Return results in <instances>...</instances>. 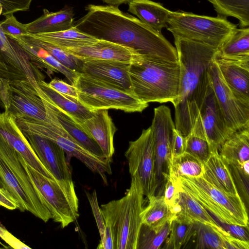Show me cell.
<instances>
[{"label":"cell","mask_w":249,"mask_h":249,"mask_svg":"<svg viewBox=\"0 0 249 249\" xmlns=\"http://www.w3.org/2000/svg\"><path fill=\"white\" fill-rule=\"evenodd\" d=\"M85 10L87 14L74 23L80 31L128 47L143 56L178 61L176 48L160 33L118 6L89 4Z\"/></svg>","instance_id":"cell-1"},{"label":"cell","mask_w":249,"mask_h":249,"mask_svg":"<svg viewBox=\"0 0 249 249\" xmlns=\"http://www.w3.org/2000/svg\"><path fill=\"white\" fill-rule=\"evenodd\" d=\"M180 69L179 92L175 107V127L184 136L198 121L210 85L208 68L217 48L174 36Z\"/></svg>","instance_id":"cell-2"},{"label":"cell","mask_w":249,"mask_h":249,"mask_svg":"<svg viewBox=\"0 0 249 249\" xmlns=\"http://www.w3.org/2000/svg\"><path fill=\"white\" fill-rule=\"evenodd\" d=\"M129 75L132 91L142 102L176 103L180 78L178 61L143 56L131 64Z\"/></svg>","instance_id":"cell-3"},{"label":"cell","mask_w":249,"mask_h":249,"mask_svg":"<svg viewBox=\"0 0 249 249\" xmlns=\"http://www.w3.org/2000/svg\"><path fill=\"white\" fill-rule=\"evenodd\" d=\"M143 196L140 179L132 177L130 187L123 197L101 205L100 211L105 225L112 230L115 249H137Z\"/></svg>","instance_id":"cell-4"},{"label":"cell","mask_w":249,"mask_h":249,"mask_svg":"<svg viewBox=\"0 0 249 249\" xmlns=\"http://www.w3.org/2000/svg\"><path fill=\"white\" fill-rule=\"evenodd\" d=\"M172 179L178 191L196 201L219 222L249 226L246 206L238 194L223 191L202 176H179Z\"/></svg>","instance_id":"cell-5"},{"label":"cell","mask_w":249,"mask_h":249,"mask_svg":"<svg viewBox=\"0 0 249 249\" xmlns=\"http://www.w3.org/2000/svg\"><path fill=\"white\" fill-rule=\"evenodd\" d=\"M46 111L50 122L15 119L16 123L23 132L37 134L55 142L65 152L69 165L71 158L77 159L92 172L99 174L107 184L106 175L112 174L111 162L85 149L62 127L49 111Z\"/></svg>","instance_id":"cell-6"},{"label":"cell","mask_w":249,"mask_h":249,"mask_svg":"<svg viewBox=\"0 0 249 249\" xmlns=\"http://www.w3.org/2000/svg\"><path fill=\"white\" fill-rule=\"evenodd\" d=\"M167 29L174 36L219 48L237 28L227 18L169 11Z\"/></svg>","instance_id":"cell-7"},{"label":"cell","mask_w":249,"mask_h":249,"mask_svg":"<svg viewBox=\"0 0 249 249\" xmlns=\"http://www.w3.org/2000/svg\"><path fill=\"white\" fill-rule=\"evenodd\" d=\"M73 86L77 89L79 101L92 111L114 109L141 112L148 106L133 93L116 89L83 72L78 73Z\"/></svg>","instance_id":"cell-8"},{"label":"cell","mask_w":249,"mask_h":249,"mask_svg":"<svg viewBox=\"0 0 249 249\" xmlns=\"http://www.w3.org/2000/svg\"><path fill=\"white\" fill-rule=\"evenodd\" d=\"M19 158L50 211L52 219L65 228L79 216V201L74 185L61 183L42 175L25 161L18 153Z\"/></svg>","instance_id":"cell-9"},{"label":"cell","mask_w":249,"mask_h":249,"mask_svg":"<svg viewBox=\"0 0 249 249\" xmlns=\"http://www.w3.org/2000/svg\"><path fill=\"white\" fill-rule=\"evenodd\" d=\"M0 103L15 119L50 122L42 98L28 80L0 78Z\"/></svg>","instance_id":"cell-10"},{"label":"cell","mask_w":249,"mask_h":249,"mask_svg":"<svg viewBox=\"0 0 249 249\" xmlns=\"http://www.w3.org/2000/svg\"><path fill=\"white\" fill-rule=\"evenodd\" d=\"M131 177L140 180L144 196L155 195L158 188L154 141L150 126L143 129L140 136L129 143L124 154Z\"/></svg>","instance_id":"cell-11"},{"label":"cell","mask_w":249,"mask_h":249,"mask_svg":"<svg viewBox=\"0 0 249 249\" xmlns=\"http://www.w3.org/2000/svg\"><path fill=\"white\" fill-rule=\"evenodd\" d=\"M208 72L210 84L230 132L233 134L249 126V107L234 96L223 80L213 59L209 66Z\"/></svg>","instance_id":"cell-12"},{"label":"cell","mask_w":249,"mask_h":249,"mask_svg":"<svg viewBox=\"0 0 249 249\" xmlns=\"http://www.w3.org/2000/svg\"><path fill=\"white\" fill-rule=\"evenodd\" d=\"M155 156V170L158 187L168 174V168L172 157L171 137L175 124L170 109L162 105L154 108V117L150 126Z\"/></svg>","instance_id":"cell-13"},{"label":"cell","mask_w":249,"mask_h":249,"mask_svg":"<svg viewBox=\"0 0 249 249\" xmlns=\"http://www.w3.org/2000/svg\"><path fill=\"white\" fill-rule=\"evenodd\" d=\"M0 63L10 80H26L35 87L44 80L39 68L32 63L16 39L5 35L0 29Z\"/></svg>","instance_id":"cell-14"},{"label":"cell","mask_w":249,"mask_h":249,"mask_svg":"<svg viewBox=\"0 0 249 249\" xmlns=\"http://www.w3.org/2000/svg\"><path fill=\"white\" fill-rule=\"evenodd\" d=\"M23 133L36 155L55 179L63 184H73L63 149L49 139L33 133Z\"/></svg>","instance_id":"cell-15"},{"label":"cell","mask_w":249,"mask_h":249,"mask_svg":"<svg viewBox=\"0 0 249 249\" xmlns=\"http://www.w3.org/2000/svg\"><path fill=\"white\" fill-rule=\"evenodd\" d=\"M0 155L12 170L33 205L36 216L45 222L52 219L51 214L41 195L19 158L18 152L11 147L0 135Z\"/></svg>","instance_id":"cell-16"},{"label":"cell","mask_w":249,"mask_h":249,"mask_svg":"<svg viewBox=\"0 0 249 249\" xmlns=\"http://www.w3.org/2000/svg\"><path fill=\"white\" fill-rule=\"evenodd\" d=\"M199 117L212 152H218L222 143L232 134L227 127L210 83L199 109Z\"/></svg>","instance_id":"cell-17"},{"label":"cell","mask_w":249,"mask_h":249,"mask_svg":"<svg viewBox=\"0 0 249 249\" xmlns=\"http://www.w3.org/2000/svg\"><path fill=\"white\" fill-rule=\"evenodd\" d=\"M63 50L82 61L103 60L131 64L140 61L143 57L128 47L99 39L89 45Z\"/></svg>","instance_id":"cell-18"},{"label":"cell","mask_w":249,"mask_h":249,"mask_svg":"<svg viewBox=\"0 0 249 249\" xmlns=\"http://www.w3.org/2000/svg\"><path fill=\"white\" fill-rule=\"evenodd\" d=\"M131 64L109 60L83 61L82 72L116 89L133 93L129 69Z\"/></svg>","instance_id":"cell-19"},{"label":"cell","mask_w":249,"mask_h":249,"mask_svg":"<svg viewBox=\"0 0 249 249\" xmlns=\"http://www.w3.org/2000/svg\"><path fill=\"white\" fill-rule=\"evenodd\" d=\"M0 135L33 168L48 178L55 179L35 153L15 118L5 112L0 113Z\"/></svg>","instance_id":"cell-20"},{"label":"cell","mask_w":249,"mask_h":249,"mask_svg":"<svg viewBox=\"0 0 249 249\" xmlns=\"http://www.w3.org/2000/svg\"><path fill=\"white\" fill-rule=\"evenodd\" d=\"M79 124L96 142L104 158L111 162L115 153L114 136L117 128L108 109L95 110L93 116Z\"/></svg>","instance_id":"cell-21"},{"label":"cell","mask_w":249,"mask_h":249,"mask_svg":"<svg viewBox=\"0 0 249 249\" xmlns=\"http://www.w3.org/2000/svg\"><path fill=\"white\" fill-rule=\"evenodd\" d=\"M222 77L234 96L249 107V62L214 58Z\"/></svg>","instance_id":"cell-22"},{"label":"cell","mask_w":249,"mask_h":249,"mask_svg":"<svg viewBox=\"0 0 249 249\" xmlns=\"http://www.w3.org/2000/svg\"><path fill=\"white\" fill-rule=\"evenodd\" d=\"M36 89L44 102L46 109L54 116L62 127L85 149L96 156L104 157L99 146L84 129L71 117L54 106L39 86Z\"/></svg>","instance_id":"cell-23"},{"label":"cell","mask_w":249,"mask_h":249,"mask_svg":"<svg viewBox=\"0 0 249 249\" xmlns=\"http://www.w3.org/2000/svg\"><path fill=\"white\" fill-rule=\"evenodd\" d=\"M43 12V14L39 18L25 24L29 34L58 32L74 26V13L71 7H64L54 12L44 9Z\"/></svg>","instance_id":"cell-24"},{"label":"cell","mask_w":249,"mask_h":249,"mask_svg":"<svg viewBox=\"0 0 249 249\" xmlns=\"http://www.w3.org/2000/svg\"><path fill=\"white\" fill-rule=\"evenodd\" d=\"M178 191V198L171 208L174 217H181L194 222H200L213 227L221 234H229L200 204L185 192Z\"/></svg>","instance_id":"cell-25"},{"label":"cell","mask_w":249,"mask_h":249,"mask_svg":"<svg viewBox=\"0 0 249 249\" xmlns=\"http://www.w3.org/2000/svg\"><path fill=\"white\" fill-rule=\"evenodd\" d=\"M202 177L223 191L238 194L229 166L218 152H212L209 158L203 163Z\"/></svg>","instance_id":"cell-26"},{"label":"cell","mask_w":249,"mask_h":249,"mask_svg":"<svg viewBox=\"0 0 249 249\" xmlns=\"http://www.w3.org/2000/svg\"><path fill=\"white\" fill-rule=\"evenodd\" d=\"M128 11L154 31L161 33L166 27L169 11L160 3L150 0H133L128 3Z\"/></svg>","instance_id":"cell-27"},{"label":"cell","mask_w":249,"mask_h":249,"mask_svg":"<svg viewBox=\"0 0 249 249\" xmlns=\"http://www.w3.org/2000/svg\"><path fill=\"white\" fill-rule=\"evenodd\" d=\"M14 38L25 52L30 61L37 68L45 69L49 72H59L65 76L71 85H73L78 72L61 64L43 48L18 38Z\"/></svg>","instance_id":"cell-28"},{"label":"cell","mask_w":249,"mask_h":249,"mask_svg":"<svg viewBox=\"0 0 249 249\" xmlns=\"http://www.w3.org/2000/svg\"><path fill=\"white\" fill-rule=\"evenodd\" d=\"M37 84L51 102L71 117L77 124L82 123L93 116L94 111L86 107L78 99L56 91L44 80L38 81Z\"/></svg>","instance_id":"cell-29"},{"label":"cell","mask_w":249,"mask_h":249,"mask_svg":"<svg viewBox=\"0 0 249 249\" xmlns=\"http://www.w3.org/2000/svg\"><path fill=\"white\" fill-rule=\"evenodd\" d=\"M218 152L228 165L249 160V126L234 132L222 143Z\"/></svg>","instance_id":"cell-30"},{"label":"cell","mask_w":249,"mask_h":249,"mask_svg":"<svg viewBox=\"0 0 249 249\" xmlns=\"http://www.w3.org/2000/svg\"><path fill=\"white\" fill-rule=\"evenodd\" d=\"M214 58L249 62V28H237L217 49Z\"/></svg>","instance_id":"cell-31"},{"label":"cell","mask_w":249,"mask_h":249,"mask_svg":"<svg viewBox=\"0 0 249 249\" xmlns=\"http://www.w3.org/2000/svg\"><path fill=\"white\" fill-rule=\"evenodd\" d=\"M31 35L62 49L89 45L98 39L74 26L58 32Z\"/></svg>","instance_id":"cell-32"},{"label":"cell","mask_w":249,"mask_h":249,"mask_svg":"<svg viewBox=\"0 0 249 249\" xmlns=\"http://www.w3.org/2000/svg\"><path fill=\"white\" fill-rule=\"evenodd\" d=\"M0 178L3 187L17 201L18 209L21 212L28 211L35 216L36 213L12 170L0 155Z\"/></svg>","instance_id":"cell-33"},{"label":"cell","mask_w":249,"mask_h":249,"mask_svg":"<svg viewBox=\"0 0 249 249\" xmlns=\"http://www.w3.org/2000/svg\"><path fill=\"white\" fill-rule=\"evenodd\" d=\"M148 199V205L141 213L142 224L155 227L174 218L171 208L165 202L163 196L155 195Z\"/></svg>","instance_id":"cell-34"},{"label":"cell","mask_w":249,"mask_h":249,"mask_svg":"<svg viewBox=\"0 0 249 249\" xmlns=\"http://www.w3.org/2000/svg\"><path fill=\"white\" fill-rule=\"evenodd\" d=\"M196 223L174 216L170 233L165 240L164 249H179L185 246L196 234Z\"/></svg>","instance_id":"cell-35"},{"label":"cell","mask_w":249,"mask_h":249,"mask_svg":"<svg viewBox=\"0 0 249 249\" xmlns=\"http://www.w3.org/2000/svg\"><path fill=\"white\" fill-rule=\"evenodd\" d=\"M13 38H18L43 48L64 66L75 71L82 72L83 61L66 51L36 38L30 34Z\"/></svg>","instance_id":"cell-36"},{"label":"cell","mask_w":249,"mask_h":249,"mask_svg":"<svg viewBox=\"0 0 249 249\" xmlns=\"http://www.w3.org/2000/svg\"><path fill=\"white\" fill-rule=\"evenodd\" d=\"M218 16L237 18L241 28L249 26V0H208Z\"/></svg>","instance_id":"cell-37"},{"label":"cell","mask_w":249,"mask_h":249,"mask_svg":"<svg viewBox=\"0 0 249 249\" xmlns=\"http://www.w3.org/2000/svg\"><path fill=\"white\" fill-rule=\"evenodd\" d=\"M172 219L155 227L142 224L139 231L137 249H159L170 233Z\"/></svg>","instance_id":"cell-38"},{"label":"cell","mask_w":249,"mask_h":249,"mask_svg":"<svg viewBox=\"0 0 249 249\" xmlns=\"http://www.w3.org/2000/svg\"><path fill=\"white\" fill-rule=\"evenodd\" d=\"M203 173V164L191 154H183L172 157L168 175L173 179L179 176L200 177Z\"/></svg>","instance_id":"cell-39"},{"label":"cell","mask_w":249,"mask_h":249,"mask_svg":"<svg viewBox=\"0 0 249 249\" xmlns=\"http://www.w3.org/2000/svg\"><path fill=\"white\" fill-rule=\"evenodd\" d=\"M196 223V249H226L225 240L230 235L220 233L213 227Z\"/></svg>","instance_id":"cell-40"},{"label":"cell","mask_w":249,"mask_h":249,"mask_svg":"<svg viewBox=\"0 0 249 249\" xmlns=\"http://www.w3.org/2000/svg\"><path fill=\"white\" fill-rule=\"evenodd\" d=\"M229 168L241 198L249 203V160L241 164H230Z\"/></svg>","instance_id":"cell-41"},{"label":"cell","mask_w":249,"mask_h":249,"mask_svg":"<svg viewBox=\"0 0 249 249\" xmlns=\"http://www.w3.org/2000/svg\"><path fill=\"white\" fill-rule=\"evenodd\" d=\"M186 137L185 152L193 156L203 164L209 158L211 149L207 141L202 137L190 133Z\"/></svg>","instance_id":"cell-42"},{"label":"cell","mask_w":249,"mask_h":249,"mask_svg":"<svg viewBox=\"0 0 249 249\" xmlns=\"http://www.w3.org/2000/svg\"><path fill=\"white\" fill-rule=\"evenodd\" d=\"M0 29L8 36L14 37L28 34L25 24L19 22L13 14L7 15L0 22Z\"/></svg>","instance_id":"cell-43"},{"label":"cell","mask_w":249,"mask_h":249,"mask_svg":"<svg viewBox=\"0 0 249 249\" xmlns=\"http://www.w3.org/2000/svg\"><path fill=\"white\" fill-rule=\"evenodd\" d=\"M33 0H0L2 15L5 17L19 11L29 10Z\"/></svg>","instance_id":"cell-44"},{"label":"cell","mask_w":249,"mask_h":249,"mask_svg":"<svg viewBox=\"0 0 249 249\" xmlns=\"http://www.w3.org/2000/svg\"><path fill=\"white\" fill-rule=\"evenodd\" d=\"M230 235L240 240L249 242V226L231 224L217 221Z\"/></svg>","instance_id":"cell-45"},{"label":"cell","mask_w":249,"mask_h":249,"mask_svg":"<svg viewBox=\"0 0 249 249\" xmlns=\"http://www.w3.org/2000/svg\"><path fill=\"white\" fill-rule=\"evenodd\" d=\"M164 186L163 199L166 204L172 208L176 204L179 196V191L173 180L168 174L164 177Z\"/></svg>","instance_id":"cell-46"},{"label":"cell","mask_w":249,"mask_h":249,"mask_svg":"<svg viewBox=\"0 0 249 249\" xmlns=\"http://www.w3.org/2000/svg\"><path fill=\"white\" fill-rule=\"evenodd\" d=\"M186 141V137L183 136L176 127L174 128L171 137L172 157L180 156L185 152Z\"/></svg>","instance_id":"cell-47"},{"label":"cell","mask_w":249,"mask_h":249,"mask_svg":"<svg viewBox=\"0 0 249 249\" xmlns=\"http://www.w3.org/2000/svg\"><path fill=\"white\" fill-rule=\"evenodd\" d=\"M48 85L53 89L60 93L78 99L77 89L72 85L68 84L65 81L56 78L53 79L48 83Z\"/></svg>","instance_id":"cell-48"},{"label":"cell","mask_w":249,"mask_h":249,"mask_svg":"<svg viewBox=\"0 0 249 249\" xmlns=\"http://www.w3.org/2000/svg\"><path fill=\"white\" fill-rule=\"evenodd\" d=\"M87 194L97 224L100 237L102 238L104 233L105 224L104 218L100 211V208L98 206L96 191H94L92 195L88 193Z\"/></svg>","instance_id":"cell-49"},{"label":"cell","mask_w":249,"mask_h":249,"mask_svg":"<svg viewBox=\"0 0 249 249\" xmlns=\"http://www.w3.org/2000/svg\"><path fill=\"white\" fill-rule=\"evenodd\" d=\"M0 206L8 210L18 209V204L10 193L3 187H0Z\"/></svg>","instance_id":"cell-50"},{"label":"cell","mask_w":249,"mask_h":249,"mask_svg":"<svg viewBox=\"0 0 249 249\" xmlns=\"http://www.w3.org/2000/svg\"><path fill=\"white\" fill-rule=\"evenodd\" d=\"M12 234L10 233L0 223V237L5 242H7ZM0 244L4 246L5 248L8 249L10 247L5 246L0 242Z\"/></svg>","instance_id":"cell-51"},{"label":"cell","mask_w":249,"mask_h":249,"mask_svg":"<svg viewBox=\"0 0 249 249\" xmlns=\"http://www.w3.org/2000/svg\"><path fill=\"white\" fill-rule=\"evenodd\" d=\"M107 5H113L119 7L123 4H128L133 0H101Z\"/></svg>","instance_id":"cell-52"},{"label":"cell","mask_w":249,"mask_h":249,"mask_svg":"<svg viewBox=\"0 0 249 249\" xmlns=\"http://www.w3.org/2000/svg\"><path fill=\"white\" fill-rule=\"evenodd\" d=\"M2 8L1 4H0V15L2 14Z\"/></svg>","instance_id":"cell-53"},{"label":"cell","mask_w":249,"mask_h":249,"mask_svg":"<svg viewBox=\"0 0 249 249\" xmlns=\"http://www.w3.org/2000/svg\"><path fill=\"white\" fill-rule=\"evenodd\" d=\"M0 187H3V184H2V182L0 178Z\"/></svg>","instance_id":"cell-54"}]
</instances>
